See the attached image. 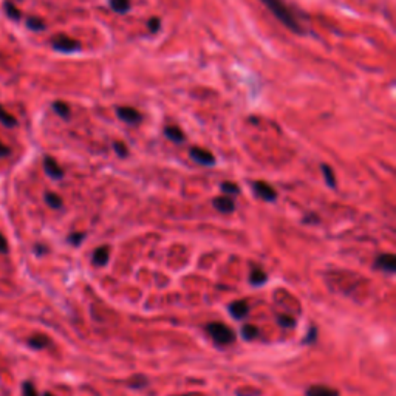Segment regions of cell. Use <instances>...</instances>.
Returning <instances> with one entry per match:
<instances>
[{
    "label": "cell",
    "instance_id": "cell-1",
    "mask_svg": "<svg viewBox=\"0 0 396 396\" xmlns=\"http://www.w3.org/2000/svg\"><path fill=\"white\" fill-rule=\"evenodd\" d=\"M262 3L276 16L277 20H280V23L286 26V28H290L294 33H302L300 25L297 23L294 16L291 14V11L288 10V6L282 0H262Z\"/></svg>",
    "mask_w": 396,
    "mask_h": 396
},
{
    "label": "cell",
    "instance_id": "cell-2",
    "mask_svg": "<svg viewBox=\"0 0 396 396\" xmlns=\"http://www.w3.org/2000/svg\"><path fill=\"white\" fill-rule=\"evenodd\" d=\"M206 330H208V333L212 336V339L217 342V344L229 345V344H232L234 340H236V333H234L228 325H224V323L212 322V323H209L208 327H206Z\"/></svg>",
    "mask_w": 396,
    "mask_h": 396
},
{
    "label": "cell",
    "instance_id": "cell-3",
    "mask_svg": "<svg viewBox=\"0 0 396 396\" xmlns=\"http://www.w3.org/2000/svg\"><path fill=\"white\" fill-rule=\"evenodd\" d=\"M51 47L60 53H75L80 48V43L75 39L67 38V36H58L53 39Z\"/></svg>",
    "mask_w": 396,
    "mask_h": 396
},
{
    "label": "cell",
    "instance_id": "cell-4",
    "mask_svg": "<svg viewBox=\"0 0 396 396\" xmlns=\"http://www.w3.org/2000/svg\"><path fill=\"white\" fill-rule=\"evenodd\" d=\"M189 154H191V158L194 161H197V163L201 164V166H212L215 163V158H214V155L211 154V152L204 150L201 147H192Z\"/></svg>",
    "mask_w": 396,
    "mask_h": 396
},
{
    "label": "cell",
    "instance_id": "cell-5",
    "mask_svg": "<svg viewBox=\"0 0 396 396\" xmlns=\"http://www.w3.org/2000/svg\"><path fill=\"white\" fill-rule=\"evenodd\" d=\"M253 186H254L256 194L260 198H263L265 201H274L276 198H277V192L273 189V186H269L268 183H265V181H256Z\"/></svg>",
    "mask_w": 396,
    "mask_h": 396
},
{
    "label": "cell",
    "instance_id": "cell-6",
    "mask_svg": "<svg viewBox=\"0 0 396 396\" xmlns=\"http://www.w3.org/2000/svg\"><path fill=\"white\" fill-rule=\"evenodd\" d=\"M116 113H118L119 119H122L124 122H127V124H138L142 119L141 113L138 110L132 109V107H118Z\"/></svg>",
    "mask_w": 396,
    "mask_h": 396
},
{
    "label": "cell",
    "instance_id": "cell-7",
    "mask_svg": "<svg viewBox=\"0 0 396 396\" xmlns=\"http://www.w3.org/2000/svg\"><path fill=\"white\" fill-rule=\"evenodd\" d=\"M43 169H45V172H47V175H50L55 179H60L62 177H64V170H62V167L56 163V159L51 157L43 158Z\"/></svg>",
    "mask_w": 396,
    "mask_h": 396
},
{
    "label": "cell",
    "instance_id": "cell-8",
    "mask_svg": "<svg viewBox=\"0 0 396 396\" xmlns=\"http://www.w3.org/2000/svg\"><path fill=\"white\" fill-rule=\"evenodd\" d=\"M376 266L379 269H384V271H387V273H393L396 269V258L393 254H382L377 257Z\"/></svg>",
    "mask_w": 396,
    "mask_h": 396
},
{
    "label": "cell",
    "instance_id": "cell-9",
    "mask_svg": "<svg viewBox=\"0 0 396 396\" xmlns=\"http://www.w3.org/2000/svg\"><path fill=\"white\" fill-rule=\"evenodd\" d=\"M229 311L232 314V317L236 319H243L249 313V307L245 300H236L229 305Z\"/></svg>",
    "mask_w": 396,
    "mask_h": 396
},
{
    "label": "cell",
    "instance_id": "cell-10",
    "mask_svg": "<svg viewBox=\"0 0 396 396\" xmlns=\"http://www.w3.org/2000/svg\"><path fill=\"white\" fill-rule=\"evenodd\" d=\"M214 208L223 214H229L236 209V204H234V201L228 197H217L214 198Z\"/></svg>",
    "mask_w": 396,
    "mask_h": 396
},
{
    "label": "cell",
    "instance_id": "cell-11",
    "mask_svg": "<svg viewBox=\"0 0 396 396\" xmlns=\"http://www.w3.org/2000/svg\"><path fill=\"white\" fill-rule=\"evenodd\" d=\"M307 396H339V393L336 389H330V387L313 385L307 390Z\"/></svg>",
    "mask_w": 396,
    "mask_h": 396
},
{
    "label": "cell",
    "instance_id": "cell-12",
    "mask_svg": "<svg viewBox=\"0 0 396 396\" xmlns=\"http://www.w3.org/2000/svg\"><path fill=\"white\" fill-rule=\"evenodd\" d=\"M109 248L107 246H101V248H98L95 249V253H93V263L96 266H104L107 262H109Z\"/></svg>",
    "mask_w": 396,
    "mask_h": 396
},
{
    "label": "cell",
    "instance_id": "cell-13",
    "mask_svg": "<svg viewBox=\"0 0 396 396\" xmlns=\"http://www.w3.org/2000/svg\"><path fill=\"white\" fill-rule=\"evenodd\" d=\"M164 133H166V137L170 141H174V142H183L184 141V133L179 130L177 125H169V127L164 129Z\"/></svg>",
    "mask_w": 396,
    "mask_h": 396
},
{
    "label": "cell",
    "instance_id": "cell-14",
    "mask_svg": "<svg viewBox=\"0 0 396 396\" xmlns=\"http://www.w3.org/2000/svg\"><path fill=\"white\" fill-rule=\"evenodd\" d=\"M249 282L253 283V285H256V286L263 285L266 282V273L262 271L260 268H254L253 271H251V274H249Z\"/></svg>",
    "mask_w": 396,
    "mask_h": 396
},
{
    "label": "cell",
    "instance_id": "cell-15",
    "mask_svg": "<svg viewBox=\"0 0 396 396\" xmlns=\"http://www.w3.org/2000/svg\"><path fill=\"white\" fill-rule=\"evenodd\" d=\"M48 337L47 336H42V335H36V336H31L30 339H28V344H30V347H33V348H36V350H40V348H43V347H47L48 345Z\"/></svg>",
    "mask_w": 396,
    "mask_h": 396
},
{
    "label": "cell",
    "instance_id": "cell-16",
    "mask_svg": "<svg viewBox=\"0 0 396 396\" xmlns=\"http://www.w3.org/2000/svg\"><path fill=\"white\" fill-rule=\"evenodd\" d=\"M45 203L53 209H60L62 208V198L56 195L55 192H47L45 194Z\"/></svg>",
    "mask_w": 396,
    "mask_h": 396
},
{
    "label": "cell",
    "instance_id": "cell-17",
    "mask_svg": "<svg viewBox=\"0 0 396 396\" xmlns=\"http://www.w3.org/2000/svg\"><path fill=\"white\" fill-rule=\"evenodd\" d=\"M110 6L116 13H127L130 10V0H110Z\"/></svg>",
    "mask_w": 396,
    "mask_h": 396
},
{
    "label": "cell",
    "instance_id": "cell-18",
    "mask_svg": "<svg viewBox=\"0 0 396 396\" xmlns=\"http://www.w3.org/2000/svg\"><path fill=\"white\" fill-rule=\"evenodd\" d=\"M0 122H2L3 125H6V127H14V125L17 124V119L11 113H8L2 105H0Z\"/></svg>",
    "mask_w": 396,
    "mask_h": 396
},
{
    "label": "cell",
    "instance_id": "cell-19",
    "mask_svg": "<svg viewBox=\"0 0 396 396\" xmlns=\"http://www.w3.org/2000/svg\"><path fill=\"white\" fill-rule=\"evenodd\" d=\"M3 8H5L6 16L10 17L11 20H19V19H20V11L17 10L14 3H11V2H5Z\"/></svg>",
    "mask_w": 396,
    "mask_h": 396
},
{
    "label": "cell",
    "instance_id": "cell-20",
    "mask_svg": "<svg viewBox=\"0 0 396 396\" xmlns=\"http://www.w3.org/2000/svg\"><path fill=\"white\" fill-rule=\"evenodd\" d=\"M26 26L33 31H42L45 30V22L39 19V17H28L26 19Z\"/></svg>",
    "mask_w": 396,
    "mask_h": 396
},
{
    "label": "cell",
    "instance_id": "cell-21",
    "mask_svg": "<svg viewBox=\"0 0 396 396\" xmlns=\"http://www.w3.org/2000/svg\"><path fill=\"white\" fill-rule=\"evenodd\" d=\"M241 336L245 340H253L258 336V328L254 325H245L241 328Z\"/></svg>",
    "mask_w": 396,
    "mask_h": 396
},
{
    "label": "cell",
    "instance_id": "cell-22",
    "mask_svg": "<svg viewBox=\"0 0 396 396\" xmlns=\"http://www.w3.org/2000/svg\"><path fill=\"white\" fill-rule=\"evenodd\" d=\"M322 172H323V177H325V181L330 187H336V178H335V172L331 170L330 166L327 164H322Z\"/></svg>",
    "mask_w": 396,
    "mask_h": 396
},
{
    "label": "cell",
    "instance_id": "cell-23",
    "mask_svg": "<svg viewBox=\"0 0 396 396\" xmlns=\"http://www.w3.org/2000/svg\"><path fill=\"white\" fill-rule=\"evenodd\" d=\"M53 109H55V112H56L59 116H62V118H65V119L70 116V107H68V104H65V102L56 101L55 104H53Z\"/></svg>",
    "mask_w": 396,
    "mask_h": 396
},
{
    "label": "cell",
    "instance_id": "cell-24",
    "mask_svg": "<svg viewBox=\"0 0 396 396\" xmlns=\"http://www.w3.org/2000/svg\"><path fill=\"white\" fill-rule=\"evenodd\" d=\"M277 320H278V323H280V325L285 327V328H293V327L296 325V320H294L291 316H286V314H280V316L277 317Z\"/></svg>",
    "mask_w": 396,
    "mask_h": 396
},
{
    "label": "cell",
    "instance_id": "cell-25",
    "mask_svg": "<svg viewBox=\"0 0 396 396\" xmlns=\"http://www.w3.org/2000/svg\"><path fill=\"white\" fill-rule=\"evenodd\" d=\"M221 191L224 194H229V195H237L240 192V189L237 184H234V183H223L221 184Z\"/></svg>",
    "mask_w": 396,
    "mask_h": 396
},
{
    "label": "cell",
    "instance_id": "cell-26",
    "mask_svg": "<svg viewBox=\"0 0 396 396\" xmlns=\"http://www.w3.org/2000/svg\"><path fill=\"white\" fill-rule=\"evenodd\" d=\"M23 396H39L36 387L31 382H25L23 384Z\"/></svg>",
    "mask_w": 396,
    "mask_h": 396
},
{
    "label": "cell",
    "instance_id": "cell-27",
    "mask_svg": "<svg viewBox=\"0 0 396 396\" xmlns=\"http://www.w3.org/2000/svg\"><path fill=\"white\" fill-rule=\"evenodd\" d=\"M113 147H115L116 154H118L119 157H125V155H127V147H125V144H124V142L116 141V142L113 144Z\"/></svg>",
    "mask_w": 396,
    "mask_h": 396
},
{
    "label": "cell",
    "instance_id": "cell-28",
    "mask_svg": "<svg viewBox=\"0 0 396 396\" xmlns=\"http://www.w3.org/2000/svg\"><path fill=\"white\" fill-rule=\"evenodd\" d=\"M147 26H149V30L152 33H157L159 30V26H161V22H159L158 17H152V19L149 20V23H147Z\"/></svg>",
    "mask_w": 396,
    "mask_h": 396
},
{
    "label": "cell",
    "instance_id": "cell-29",
    "mask_svg": "<svg viewBox=\"0 0 396 396\" xmlns=\"http://www.w3.org/2000/svg\"><path fill=\"white\" fill-rule=\"evenodd\" d=\"M82 238H84V234H71V236L68 237V241L73 243V245H79Z\"/></svg>",
    "mask_w": 396,
    "mask_h": 396
},
{
    "label": "cell",
    "instance_id": "cell-30",
    "mask_svg": "<svg viewBox=\"0 0 396 396\" xmlns=\"http://www.w3.org/2000/svg\"><path fill=\"white\" fill-rule=\"evenodd\" d=\"M0 253L2 254H6L8 253V243H6V238L0 234Z\"/></svg>",
    "mask_w": 396,
    "mask_h": 396
},
{
    "label": "cell",
    "instance_id": "cell-31",
    "mask_svg": "<svg viewBox=\"0 0 396 396\" xmlns=\"http://www.w3.org/2000/svg\"><path fill=\"white\" fill-rule=\"evenodd\" d=\"M10 154H11L10 147H6L3 142H0V158H5V157H8Z\"/></svg>",
    "mask_w": 396,
    "mask_h": 396
},
{
    "label": "cell",
    "instance_id": "cell-32",
    "mask_svg": "<svg viewBox=\"0 0 396 396\" xmlns=\"http://www.w3.org/2000/svg\"><path fill=\"white\" fill-rule=\"evenodd\" d=\"M43 396H55V395H51V393H43Z\"/></svg>",
    "mask_w": 396,
    "mask_h": 396
}]
</instances>
